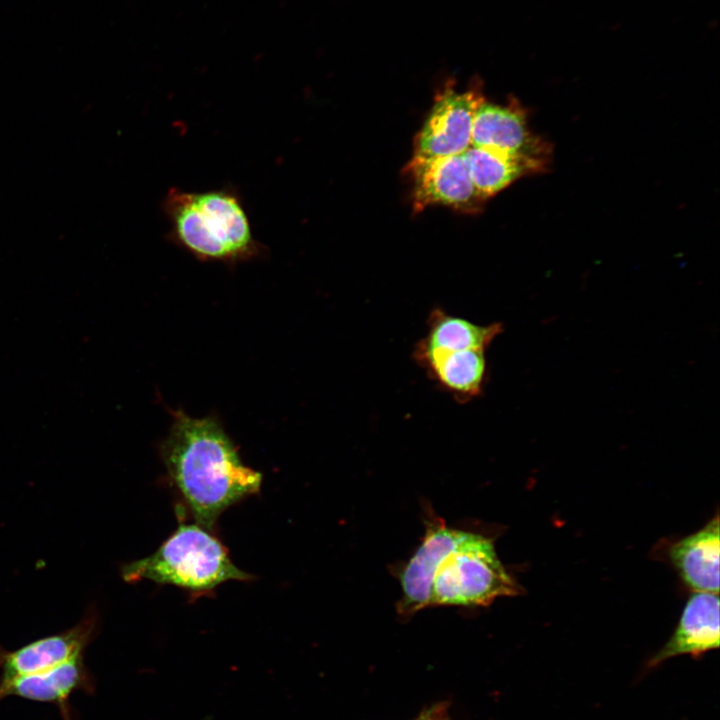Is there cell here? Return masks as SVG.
I'll return each mask as SVG.
<instances>
[{
	"label": "cell",
	"instance_id": "ba28073f",
	"mask_svg": "<svg viewBox=\"0 0 720 720\" xmlns=\"http://www.w3.org/2000/svg\"><path fill=\"white\" fill-rule=\"evenodd\" d=\"M422 543L399 572L402 597L398 605L401 616H412L431 606V587L442 559L465 537L466 531L449 528L442 518L430 513L425 520Z\"/></svg>",
	"mask_w": 720,
	"mask_h": 720
},
{
	"label": "cell",
	"instance_id": "5bb4252c",
	"mask_svg": "<svg viewBox=\"0 0 720 720\" xmlns=\"http://www.w3.org/2000/svg\"><path fill=\"white\" fill-rule=\"evenodd\" d=\"M463 157L474 186L485 200L518 179L539 173L523 159L486 148L470 146Z\"/></svg>",
	"mask_w": 720,
	"mask_h": 720
},
{
	"label": "cell",
	"instance_id": "3957f363",
	"mask_svg": "<svg viewBox=\"0 0 720 720\" xmlns=\"http://www.w3.org/2000/svg\"><path fill=\"white\" fill-rule=\"evenodd\" d=\"M121 575L128 583L147 579L192 593H207L230 580L253 578L232 562L210 530L196 522H181L153 554L124 565Z\"/></svg>",
	"mask_w": 720,
	"mask_h": 720
},
{
	"label": "cell",
	"instance_id": "8992f818",
	"mask_svg": "<svg viewBox=\"0 0 720 720\" xmlns=\"http://www.w3.org/2000/svg\"><path fill=\"white\" fill-rule=\"evenodd\" d=\"M471 146L523 159L539 173L552 160L551 145L530 129L526 110L514 99L507 104L481 102L474 116Z\"/></svg>",
	"mask_w": 720,
	"mask_h": 720
},
{
	"label": "cell",
	"instance_id": "5b68a950",
	"mask_svg": "<svg viewBox=\"0 0 720 720\" xmlns=\"http://www.w3.org/2000/svg\"><path fill=\"white\" fill-rule=\"evenodd\" d=\"M484 99L478 88L444 87L416 134L412 159L463 154L471 146L474 116Z\"/></svg>",
	"mask_w": 720,
	"mask_h": 720
},
{
	"label": "cell",
	"instance_id": "7c38bea8",
	"mask_svg": "<svg viewBox=\"0 0 720 720\" xmlns=\"http://www.w3.org/2000/svg\"><path fill=\"white\" fill-rule=\"evenodd\" d=\"M718 593L695 592L683 609L673 635L649 662L656 666L664 660L682 654L699 656L719 647Z\"/></svg>",
	"mask_w": 720,
	"mask_h": 720
},
{
	"label": "cell",
	"instance_id": "8fae6325",
	"mask_svg": "<svg viewBox=\"0 0 720 720\" xmlns=\"http://www.w3.org/2000/svg\"><path fill=\"white\" fill-rule=\"evenodd\" d=\"M416 361L444 390L462 403L478 397L487 376L485 350L415 348Z\"/></svg>",
	"mask_w": 720,
	"mask_h": 720
},
{
	"label": "cell",
	"instance_id": "9c48e42d",
	"mask_svg": "<svg viewBox=\"0 0 720 720\" xmlns=\"http://www.w3.org/2000/svg\"><path fill=\"white\" fill-rule=\"evenodd\" d=\"M98 616L92 610L75 626L8 651L0 645V680L33 674L56 667L72 658L83 655L94 639Z\"/></svg>",
	"mask_w": 720,
	"mask_h": 720
},
{
	"label": "cell",
	"instance_id": "7a4b0ae2",
	"mask_svg": "<svg viewBox=\"0 0 720 720\" xmlns=\"http://www.w3.org/2000/svg\"><path fill=\"white\" fill-rule=\"evenodd\" d=\"M162 209L170 239L199 259L235 261L261 249L243 201L232 187L206 191L172 187Z\"/></svg>",
	"mask_w": 720,
	"mask_h": 720
},
{
	"label": "cell",
	"instance_id": "52a82bcc",
	"mask_svg": "<svg viewBox=\"0 0 720 720\" xmlns=\"http://www.w3.org/2000/svg\"><path fill=\"white\" fill-rule=\"evenodd\" d=\"M406 171L415 211L439 205L473 214L486 201L471 180L463 154L427 160L411 158Z\"/></svg>",
	"mask_w": 720,
	"mask_h": 720
},
{
	"label": "cell",
	"instance_id": "9a60e30c",
	"mask_svg": "<svg viewBox=\"0 0 720 720\" xmlns=\"http://www.w3.org/2000/svg\"><path fill=\"white\" fill-rule=\"evenodd\" d=\"M503 330L500 323L478 325L467 319L450 315L441 308L432 310L428 318V331L418 344L420 348L447 350L483 349Z\"/></svg>",
	"mask_w": 720,
	"mask_h": 720
},
{
	"label": "cell",
	"instance_id": "2e32d148",
	"mask_svg": "<svg viewBox=\"0 0 720 720\" xmlns=\"http://www.w3.org/2000/svg\"><path fill=\"white\" fill-rule=\"evenodd\" d=\"M415 720H451L449 715V704L439 702L422 711Z\"/></svg>",
	"mask_w": 720,
	"mask_h": 720
},
{
	"label": "cell",
	"instance_id": "4fadbf2b",
	"mask_svg": "<svg viewBox=\"0 0 720 720\" xmlns=\"http://www.w3.org/2000/svg\"><path fill=\"white\" fill-rule=\"evenodd\" d=\"M719 516L702 529L674 542L670 560L685 584L695 592H719Z\"/></svg>",
	"mask_w": 720,
	"mask_h": 720
},
{
	"label": "cell",
	"instance_id": "277c9868",
	"mask_svg": "<svg viewBox=\"0 0 720 720\" xmlns=\"http://www.w3.org/2000/svg\"><path fill=\"white\" fill-rule=\"evenodd\" d=\"M521 591L498 558L493 541L467 532L435 572L431 606H487L498 597L515 596Z\"/></svg>",
	"mask_w": 720,
	"mask_h": 720
},
{
	"label": "cell",
	"instance_id": "6da1fadb",
	"mask_svg": "<svg viewBox=\"0 0 720 720\" xmlns=\"http://www.w3.org/2000/svg\"><path fill=\"white\" fill-rule=\"evenodd\" d=\"M162 457L185 507L210 531L224 510L261 487V473L242 463L230 438L210 418L178 412Z\"/></svg>",
	"mask_w": 720,
	"mask_h": 720
},
{
	"label": "cell",
	"instance_id": "30bf717a",
	"mask_svg": "<svg viewBox=\"0 0 720 720\" xmlns=\"http://www.w3.org/2000/svg\"><path fill=\"white\" fill-rule=\"evenodd\" d=\"M95 688V679L79 655L45 671L0 680V701L15 696L49 703L58 708L63 720H76L70 697L76 691L92 694Z\"/></svg>",
	"mask_w": 720,
	"mask_h": 720
}]
</instances>
